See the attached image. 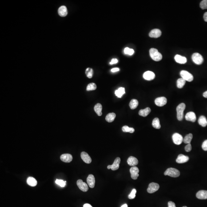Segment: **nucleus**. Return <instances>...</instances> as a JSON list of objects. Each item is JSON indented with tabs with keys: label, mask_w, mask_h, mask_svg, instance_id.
Returning <instances> with one entry per match:
<instances>
[{
	"label": "nucleus",
	"mask_w": 207,
	"mask_h": 207,
	"mask_svg": "<svg viewBox=\"0 0 207 207\" xmlns=\"http://www.w3.org/2000/svg\"><path fill=\"white\" fill-rule=\"evenodd\" d=\"M127 162L129 165L135 166L138 165V162L137 158L133 156H130L128 158Z\"/></svg>",
	"instance_id": "obj_19"
},
{
	"label": "nucleus",
	"mask_w": 207,
	"mask_h": 207,
	"mask_svg": "<svg viewBox=\"0 0 207 207\" xmlns=\"http://www.w3.org/2000/svg\"><path fill=\"white\" fill-rule=\"evenodd\" d=\"M196 197L200 199H207V191L200 190L197 193Z\"/></svg>",
	"instance_id": "obj_20"
},
{
	"label": "nucleus",
	"mask_w": 207,
	"mask_h": 207,
	"mask_svg": "<svg viewBox=\"0 0 207 207\" xmlns=\"http://www.w3.org/2000/svg\"><path fill=\"white\" fill-rule=\"evenodd\" d=\"M186 120L192 122H195L196 120V114L194 112H190L187 113L185 115Z\"/></svg>",
	"instance_id": "obj_16"
},
{
	"label": "nucleus",
	"mask_w": 207,
	"mask_h": 207,
	"mask_svg": "<svg viewBox=\"0 0 207 207\" xmlns=\"http://www.w3.org/2000/svg\"><path fill=\"white\" fill-rule=\"evenodd\" d=\"M86 74L87 77L89 78H91L93 75V70L90 68H87L86 70Z\"/></svg>",
	"instance_id": "obj_35"
},
{
	"label": "nucleus",
	"mask_w": 207,
	"mask_h": 207,
	"mask_svg": "<svg viewBox=\"0 0 207 207\" xmlns=\"http://www.w3.org/2000/svg\"><path fill=\"white\" fill-rule=\"evenodd\" d=\"M125 93V88L124 87H121L115 91V95L118 98H121Z\"/></svg>",
	"instance_id": "obj_27"
},
{
	"label": "nucleus",
	"mask_w": 207,
	"mask_h": 207,
	"mask_svg": "<svg viewBox=\"0 0 207 207\" xmlns=\"http://www.w3.org/2000/svg\"><path fill=\"white\" fill-rule=\"evenodd\" d=\"M26 182L27 184L30 186H33V187L36 186L37 183V180H35V179L32 177H30L27 178Z\"/></svg>",
	"instance_id": "obj_28"
},
{
	"label": "nucleus",
	"mask_w": 207,
	"mask_h": 207,
	"mask_svg": "<svg viewBox=\"0 0 207 207\" xmlns=\"http://www.w3.org/2000/svg\"><path fill=\"white\" fill-rule=\"evenodd\" d=\"M183 207H187V206H183Z\"/></svg>",
	"instance_id": "obj_49"
},
{
	"label": "nucleus",
	"mask_w": 207,
	"mask_h": 207,
	"mask_svg": "<svg viewBox=\"0 0 207 207\" xmlns=\"http://www.w3.org/2000/svg\"><path fill=\"white\" fill-rule=\"evenodd\" d=\"M203 96H204V97L205 98H207V91L203 93Z\"/></svg>",
	"instance_id": "obj_47"
},
{
	"label": "nucleus",
	"mask_w": 207,
	"mask_h": 207,
	"mask_svg": "<svg viewBox=\"0 0 207 207\" xmlns=\"http://www.w3.org/2000/svg\"><path fill=\"white\" fill-rule=\"evenodd\" d=\"M162 32L158 29H154L151 31L149 34V36L151 38H157L161 36Z\"/></svg>",
	"instance_id": "obj_14"
},
{
	"label": "nucleus",
	"mask_w": 207,
	"mask_h": 207,
	"mask_svg": "<svg viewBox=\"0 0 207 207\" xmlns=\"http://www.w3.org/2000/svg\"><path fill=\"white\" fill-rule=\"evenodd\" d=\"M193 135L191 134H189L187 135L183 139V141L185 143L189 144L190 143L191 140L193 138Z\"/></svg>",
	"instance_id": "obj_32"
},
{
	"label": "nucleus",
	"mask_w": 207,
	"mask_h": 207,
	"mask_svg": "<svg viewBox=\"0 0 207 207\" xmlns=\"http://www.w3.org/2000/svg\"><path fill=\"white\" fill-rule=\"evenodd\" d=\"M130 172L131 174V178L134 180H137L139 176L138 173L139 172V169L138 167L136 166H133L130 168Z\"/></svg>",
	"instance_id": "obj_9"
},
{
	"label": "nucleus",
	"mask_w": 207,
	"mask_h": 207,
	"mask_svg": "<svg viewBox=\"0 0 207 207\" xmlns=\"http://www.w3.org/2000/svg\"><path fill=\"white\" fill-rule=\"evenodd\" d=\"M151 112V109L149 107H146L144 109L140 110L138 114L140 116L145 117L147 116Z\"/></svg>",
	"instance_id": "obj_23"
},
{
	"label": "nucleus",
	"mask_w": 207,
	"mask_h": 207,
	"mask_svg": "<svg viewBox=\"0 0 207 207\" xmlns=\"http://www.w3.org/2000/svg\"><path fill=\"white\" fill-rule=\"evenodd\" d=\"M160 188L159 185L155 183H152L149 185L147 188V192L149 193H153L157 191Z\"/></svg>",
	"instance_id": "obj_7"
},
{
	"label": "nucleus",
	"mask_w": 207,
	"mask_h": 207,
	"mask_svg": "<svg viewBox=\"0 0 207 207\" xmlns=\"http://www.w3.org/2000/svg\"><path fill=\"white\" fill-rule=\"evenodd\" d=\"M118 61L116 58H113L111 60V62L110 63V65H113V64H116L117 63Z\"/></svg>",
	"instance_id": "obj_43"
},
{
	"label": "nucleus",
	"mask_w": 207,
	"mask_h": 207,
	"mask_svg": "<svg viewBox=\"0 0 207 207\" xmlns=\"http://www.w3.org/2000/svg\"><path fill=\"white\" fill-rule=\"evenodd\" d=\"M119 70H119V68H114L111 69V71L113 72V73H114V72L119 71Z\"/></svg>",
	"instance_id": "obj_44"
},
{
	"label": "nucleus",
	"mask_w": 207,
	"mask_h": 207,
	"mask_svg": "<svg viewBox=\"0 0 207 207\" xmlns=\"http://www.w3.org/2000/svg\"><path fill=\"white\" fill-rule=\"evenodd\" d=\"M121 207H128V205L127 204H124Z\"/></svg>",
	"instance_id": "obj_48"
},
{
	"label": "nucleus",
	"mask_w": 207,
	"mask_h": 207,
	"mask_svg": "<svg viewBox=\"0 0 207 207\" xmlns=\"http://www.w3.org/2000/svg\"><path fill=\"white\" fill-rule=\"evenodd\" d=\"M122 130L124 132H129L130 133H134L135 131V129L134 128L129 127L128 126H127L123 127L122 128Z\"/></svg>",
	"instance_id": "obj_33"
},
{
	"label": "nucleus",
	"mask_w": 207,
	"mask_h": 207,
	"mask_svg": "<svg viewBox=\"0 0 207 207\" xmlns=\"http://www.w3.org/2000/svg\"><path fill=\"white\" fill-rule=\"evenodd\" d=\"M87 182L91 188H94L95 184V176L93 174H90L87 178Z\"/></svg>",
	"instance_id": "obj_17"
},
{
	"label": "nucleus",
	"mask_w": 207,
	"mask_h": 207,
	"mask_svg": "<svg viewBox=\"0 0 207 207\" xmlns=\"http://www.w3.org/2000/svg\"><path fill=\"white\" fill-rule=\"evenodd\" d=\"M83 207H93L89 204H85L83 205Z\"/></svg>",
	"instance_id": "obj_46"
},
{
	"label": "nucleus",
	"mask_w": 207,
	"mask_h": 207,
	"mask_svg": "<svg viewBox=\"0 0 207 207\" xmlns=\"http://www.w3.org/2000/svg\"><path fill=\"white\" fill-rule=\"evenodd\" d=\"M198 123L203 127H205L207 125V120L206 117L203 115L200 116L198 119Z\"/></svg>",
	"instance_id": "obj_25"
},
{
	"label": "nucleus",
	"mask_w": 207,
	"mask_h": 207,
	"mask_svg": "<svg viewBox=\"0 0 207 207\" xmlns=\"http://www.w3.org/2000/svg\"><path fill=\"white\" fill-rule=\"evenodd\" d=\"M185 80L182 78L178 79L177 81V86L178 88L181 89L185 86Z\"/></svg>",
	"instance_id": "obj_31"
},
{
	"label": "nucleus",
	"mask_w": 207,
	"mask_h": 207,
	"mask_svg": "<svg viewBox=\"0 0 207 207\" xmlns=\"http://www.w3.org/2000/svg\"><path fill=\"white\" fill-rule=\"evenodd\" d=\"M185 108V104L183 103H181L177 107V117L179 121H181L183 119L184 117L183 112Z\"/></svg>",
	"instance_id": "obj_2"
},
{
	"label": "nucleus",
	"mask_w": 207,
	"mask_h": 207,
	"mask_svg": "<svg viewBox=\"0 0 207 207\" xmlns=\"http://www.w3.org/2000/svg\"><path fill=\"white\" fill-rule=\"evenodd\" d=\"M204 20L205 22H207V12H205L204 14Z\"/></svg>",
	"instance_id": "obj_45"
},
{
	"label": "nucleus",
	"mask_w": 207,
	"mask_h": 207,
	"mask_svg": "<svg viewBox=\"0 0 207 207\" xmlns=\"http://www.w3.org/2000/svg\"><path fill=\"white\" fill-rule=\"evenodd\" d=\"M167 99L165 97H161L157 98L155 101V104L159 107H162L166 104Z\"/></svg>",
	"instance_id": "obj_10"
},
{
	"label": "nucleus",
	"mask_w": 207,
	"mask_h": 207,
	"mask_svg": "<svg viewBox=\"0 0 207 207\" xmlns=\"http://www.w3.org/2000/svg\"><path fill=\"white\" fill-rule=\"evenodd\" d=\"M97 88V86L95 83H91L89 84L87 86L86 90L87 91L95 90Z\"/></svg>",
	"instance_id": "obj_34"
},
{
	"label": "nucleus",
	"mask_w": 207,
	"mask_h": 207,
	"mask_svg": "<svg viewBox=\"0 0 207 207\" xmlns=\"http://www.w3.org/2000/svg\"><path fill=\"white\" fill-rule=\"evenodd\" d=\"M77 185L79 189L82 191L86 192L88 191V187L87 184L83 182L81 180H79L77 181Z\"/></svg>",
	"instance_id": "obj_11"
},
{
	"label": "nucleus",
	"mask_w": 207,
	"mask_h": 207,
	"mask_svg": "<svg viewBox=\"0 0 207 207\" xmlns=\"http://www.w3.org/2000/svg\"><path fill=\"white\" fill-rule=\"evenodd\" d=\"M150 55L152 60L158 62L162 59V55L160 52H158L157 49L152 48L149 51Z\"/></svg>",
	"instance_id": "obj_1"
},
{
	"label": "nucleus",
	"mask_w": 207,
	"mask_h": 207,
	"mask_svg": "<svg viewBox=\"0 0 207 207\" xmlns=\"http://www.w3.org/2000/svg\"><path fill=\"white\" fill-rule=\"evenodd\" d=\"M155 74L154 72L151 71H147L143 74V77L145 79L148 81L153 80L155 78Z\"/></svg>",
	"instance_id": "obj_12"
},
{
	"label": "nucleus",
	"mask_w": 207,
	"mask_h": 207,
	"mask_svg": "<svg viewBox=\"0 0 207 207\" xmlns=\"http://www.w3.org/2000/svg\"><path fill=\"white\" fill-rule=\"evenodd\" d=\"M81 157L82 160L87 164L90 163L92 162L91 158L90 157V155L86 152H82L81 154Z\"/></svg>",
	"instance_id": "obj_18"
},
{
	"label": "nucleus",
	"mask_w": 207,
	"mask_h": 207,
	"mask_svg": "<svg viewBox=\"0 0 207 207\" xmlns=\"http://www.w3.org/2000/svg\"><path fill=\"white\" fill-rule=\"evenodd\" d=\"M116 117V114L114 113H110L108 114L106 117V120L108 122L114 121Z\"/></svg>",
	"instance_id": "obj_26"
},
{
	"label": "nucleus",
	"mask_w": 207,
	"mask_h": 207,
	"mask_svg": "<svg viewBox=\"0 0 207 207\" xmlns=\"http://www.w3.org/2000/svg\"><path fill=\"white\" fill-rule=\"evenodd\" d=\"M192 59L193 62L197 65H201L203 62V58L202 56L199 53H196L193 54L192 56Z\"/></svg>",
	"instance_id": "obj_4"
},
{
	"label": "nucleus",
	"mask_w": 207,
	"mask_h": 207,
	"mask_svg": "<svg viewBox=\"0 0 207 207\" xmlns=\"http://www.w3.org/2000/svg\"><path fill=\"white\" fill-rule=\"evenodd\" d=\"M55 183H56V184L60 186L61 187H64L66 185L67 182L63 180H61L57 179L55 181Z\"/></svg>",
	"instance_id": "obj_37"
},
{
	"label": "nucleus",
	"mask_w": 207,
	"mask_h": 207,
	"mask_svg": "<svg viewBox=\"0 0 207 207\" xmlns=\"http://www.w3.org/2000/svg\"><path fill=\"white\" fill-rule=\"evenodd\" d=\"M200 7L202 9H207V0H203L200 4Z\"/></svg>",
	"instance_id": "obj_39"
},
{
	"label": "nucleus",
	"mask_w": 207,
	"mask_h": 207,
	"mask_svg": "<svg viewBox=\"0 0 207 207\" xmlns=\"http://www.w3.org/2000/svg\"><path fill=\"white\" fill-rule=\"evenodd\" d=\"M189 160V157L185 156L184 155L180 154L176 159V162L178 163H183L188 162Z\"/></svg>",
	"instance_id": "obj_15"
},
{
	"label": "nucleus",
	"mask_w": 207,
	"mask_h": 207,
	"mask_svg": "<svg viewBox=\"0 0 207 207\" xmlns=\"http://www.w3.org/2000/svg\"><path fill=\"white\" fill-rule=\"evenodd\" d=\"M202 147L203 150L204 151H207V140H205L203 142L202 145Z\"/></svg>",
	"instance_id": "obj_41"
},
{
	"label": "nucleus",
	"mask_w": 207,
	"mask_h": 207,
	"mask_svg": "<svg viewBox=\"0 0 207 207\" xmlns=\"http://www.w3.org/2000/svg\"><path fill=\"white\" fill-rule=\"evenodd\" d=\"M180 75L182 78L186 81L191 82L193 80V76L191 74L185 70H182L180 72Z\"/></svg>",
	"instance_id": "obj_5"
},
{
	"label": "nucleus",
	"mask_w": 207,
	"mask_h": 207,
	"mask_svg": "<svg viewBox=\"0 0 207 207\" xmlns=\"http://www.w3.org/2000/svg\"><path fill=\"white\" fill-rule=\"evenodd\" d=\"M168 207H176L175 203L172 201H169L168 202Z\"/></svg>",
	"instance_id": "obj_42"
},
{
	"label": "nucleus",
	"mask_w": 207,
	"mask_h": 207,
	"mask_svg": "<svg viewBox=\"0 0 207 207\" xmlns=\"http://www.w3.org/2000/svg\"><path fill=\"white\" fill-rule=\"evenodd\" d=\"M138 105V101L135 99H133L130 101L129 106L131 109H135L137 107Z\"/></svg>",
	"instance_id": "obj_30"
},
{
	"label": "nucleus",
	"mask_w": 207,
	"mask_h": 207,
	"mask_svg": "<svg viewBox=\"0 0 207 207\" xmlns=\"http://www.w3.org/2000/svg\"><path fill=\"white\" fill-rule=\"evenodd\" d=\"M124 52L126 54L129 55H132L134 53V51L133 49H130L128 47H126L124 49Z\"/></svg>",
	"instance_id": "obj_36"
},
{
	"label": "nucleus",
	"mask_w": 207,
	"mask_h": 207,
	"mask_svg": "<svg viewBox=\"0 0 207 207\" xmlns=\"http://www.w3.org/2000/svg\"><path fill=\"white\" fill-rule=\"evenodd\" d=\"M185 149L186 151L187 152H190L192 149V146H191V144L190 143L188 144V145L186 146Z\"/></svg>",
	"instance_id": "obj_40"
},
{
	"label": "nucleus",
	"mask_w": 207,
	"mask_h": 207,
	"mask_svg": "<svg viewBox=\"0 0 207 207\" xmlns=\"http://www.w3.org/2000/svg\"><path fill=\"white\" fill-rule=\"evenodd\" d=\"M173 142L174 144L179 145L183 142V138L182 136L178 133H174L172 136Z\"/></svg>",
	"instance_id": "obj_6"
},
{
	"label": "nucleus",
	"mask_w": 207,
	"mask_h": 207,
	"mask_svg": "<svg viewBox=\"0 0 207 207\" xmlns=\"http://www.w3.org/2000/svg\"><path fill=\"white\" fill-rule=\"evenodd\" d=\"M94 110L98 116H101L102 115V106L100 103H98L95 106Z\"/></svg>",
	"instance_id": "obj_24"
},
{
	"label": "nucleus",
	"mask_w": 207,
	"mask_h": 207,
	"mask_svg": "<svg viewBox=\"0 0 207 207\" xmlns=\"http://www.w3.org/2000/svg\"><path fill=\"white\" fill-rule=\"evenodd\" d=\"M152 125L154 128L156 129H160L161 128L160 124V120L158 118H155L152 121Z\"/></svg>",
	"instance_id": "obj_29"
},
{
	"label": "nucleus",
	"mask_w": 207,
	"mask_h": 207,
	"mask_svg": "<svg viewBox=\"0 0 207 207\" xmlns=\"http://www.w3.org/2000/svg\"><path fill=\"white\" fill-rule=\"evenodd\" d=\"M121 162V158L119 157H117L115 158L114 161V163L112 165H109L107 166V168L108 169H111V170L113 171L116 170L119 168V164Z\"/></svg>",
	"instance_id": "obj_8"
},
{
	"label": "nucleus",
	"mask_w": 207,
	"mask_h": 207,
	"mask_svg": "<svg viewBox=\"0 0 207 207\" xmlns=\"http://www.w3.org/2000/svg\"><path fill=\"white\" fill-rule=\"evenodd\" d=\"M58 13L61 17H64L67 16L68 14L67 9L65 6H62L59 8Z\"/></svg>",
	"instance_id": "obj_21"
},
{
	"label": "nucleus",
	"mask_w": 207,
	"mask_h": 207,
	"mask_svg": "<svg viewBox=\"0 0 207 207\" xmlns=\"http://www.w3.org/2000/svg\"><path fill=\"white\" fill-rule=\"evenodd\" d=\"M174 59L177 63L180 64H185L187 62V59L186 57L178 54L175 55Z\"/></svg>",
	"instance_id": "obj_22"
},
{
	"label": "nucleus",
	"mask_w": 207,
	"mask_h": 207,
	"mask_svg": "<svg viewBox=\"0 0 207 207\" xmlns=\"http://www.w3.org/2000/svg\"><path fill=\"white\" fill-rule=\"evenodd\" d=\"M60 159L64 162L70 163L73 160V157L70 154H63L60 157Z\"/></svg>",
	"instance_id": "obj_13"
},
{
	"label": "nucleus",
	"mask_w": 207,
	"mask_h": 207,
	"mask_svg": "<svg viewBox=\"0 0 207 207\" xmlns=\"http://www.w3.org/2000/svg\"><path fill=\"white\" fill-rule=\"evenodd\" d=\"M180 172L177 169L174 168H169L167 169L164 175H168L173 178H176L179 176L180 175Z\"/></svg>",
	"instance_id": "obj_3"
},
{
	"label": "nucleus",
	"mask_w": 207,
	"mask_h": 207,
	"mask_svg": "<svg viewBox=\"0 0 207 207\" xmlns=\"http://www.w3.org/2000/svg\"><path fill=\"white\" fill-rule=\"evenodd\" d=\"M136 193H137L136 190L135 189H133L132 191H131V193L128 196V198L129 199H133L135 198Z\"/></svg>",
	"instance_id": "obj_38"
}]
</instances>
